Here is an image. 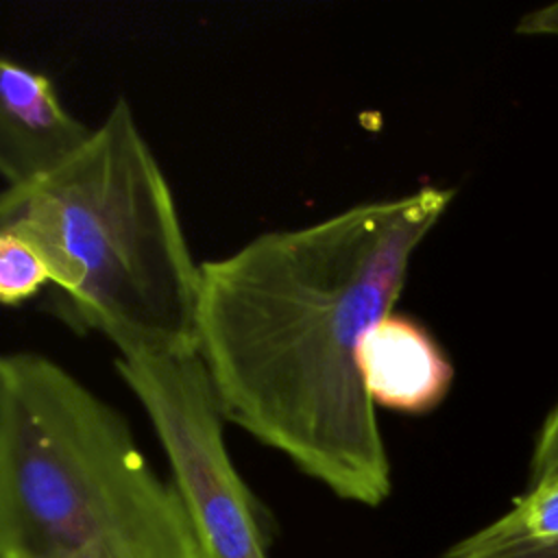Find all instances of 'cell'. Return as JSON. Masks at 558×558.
I'll list each match as a JSON object with an SVG mask.
<instances>
[{
	"mask_svg": "<svg viewBox=\"0 0 558 558\" xmlns=\"http://www.w3.org/2000/svg\"><path fill=\"white\" fill-rule=\"evenodd\" d=\"M360 368L371 401L405 414L434 410L453 381V366L432 333L401 314H388L368 331Z\"/></svg>",
	"mask_w": 558,
	"mask_h": 558,
	"instance_id": "cell-6",
	"label": "cell"
},
{
	"mask_svg": "<svg viewBox=\"0 0 558 558\" xmlns=\"http://www.w3.org/2000/svg\"><path fill=\"white\" fill-rule=\"evenodd\" d=\"M558 475V405L545 418L530 462V486Z\"/></svg>",
	"mask_w": 558,
	"mask_h": 558,
	"instance_id": "cell-8",
	"label": "cell"
},
{
	"mask_svg": "<svg viewBox=\"0 0 558 558\" xmlns=\"http://www.w3.org/2000/svg\"><path fill=\"white\" fill-rule=\"evenodd\" d=\"M0 231L39 251L57 316L118 351H196L201 264L126 98L48 177L4 187Z\"/></svg>",
	"mask_w": 558,
	"mask_h": 558,
	"instance_id": "cell-2",
	"label": "cell"
},
{
	"mask_svg": "<svg viewBox=\"0 0 558 558\" xmlns=\"http://www.w3.org/2000/svg\"><path fill=\"white\" fill-rule=\"evenodd\" d=\"M519 35H558V2L530 11L517 24Z\"/></svg>",
	"mask_w": 558,
	"mask_h": 558,
	"instance_id": "cell-10",
	"label": "cell"
},
{
	"mask_svg": "<svg viewBox=\"0 0 558 558\" xmlns=\"http://www.w3.org/2000/svg\"><path fill=\"white\" fill-rule=\"evenodd\" d=\"M113 366L148 416L205 558H268L262 506L229 456L198 353L118 351Z\"/></svg>",
	"mask_w": 558,
	"mask_h": 558,
	"instance_id": "cell-4",
	"label": "cell"
},
{
	"mask_svg": "<svg viewBox=\"0 0 558 558\" xmlns=\"http://www.w3.org/2000/svg\"><path fill=\"white\" fill-rule=\"evenodd\" d=\"M453 194L423 185L364 201L201 262L196 353L225 421L344 501L390 495L360 351Z\"/></svg>",
	"mask_w": 558,
	"mask_h": 558,
	"instance_id": "cell-1",
	"label": "cell"
},
{
	"mask_svg": "<svg viewBox=\"0 0 558 558\" xmlns=\"http://www.w3.org/2000/svg\"><path fill=\"white\" fill-rule=\"evenodd\" d=\"M46 283H52V279L39 251L26 240L0 231V301L22 305Z\"/></svg>",
	"mask_w": 558,
	"mask_h": 558,
	"instance_id": "cell-7",
	"label": "cell"
},
{
	"mask_svg": "<svg viewBox=\"0 0 558 558\" xmlns=\"http://www.w3.org/2000/svg\"><path fill=\"white\" fill-rule=\"evenodd\" d=\"M442 558H558V543L536 545V547H519V549H493V551H475L466 549L460 543H453Z\"/></svg>",
	"mask_w": 558,
	"mask_h": 558,
	"instance_id": "cell-9",
	"label": "cell"
},
{
	"mask_svg": "<svg viewBox=\"0 0 558 558\" xmlns=\"http://www.w3.org/2000/svg\"><path fill=\"white\" fill-rule=\"evenodd\" d=\"M0 558H205L129 421L37 351L0 357Z\"/></svg>",
	"mask_w": 558,
	"mask_h": 558,
	"instance_id": "cell-3",
	"label": "cell"
},
{
	"mask_svg": "<svg viewBox=\"0 0 558 558\" xmlns=\"http://www.w3.org/2000/svg\"><path fill=\"white\" fill-rule=\"evenodd\" d=\"M94 126L72 116L52 81L9 57L0 61V174L4 187L35 183L92 137Z\"/></svg>",
	"mask_w": 558,
	"mask_h": 558,
	"instance_id": "cell-5",
	"label": "cell"
}]
</instances>
